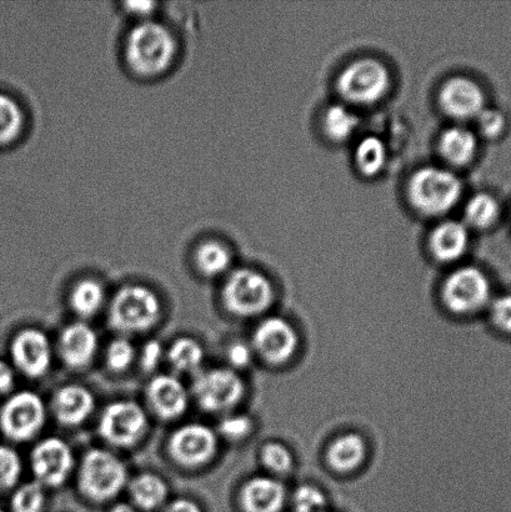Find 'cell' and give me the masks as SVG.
<instances>
[{
  "instance_id": "4",
  "label": "cell",
  "mask_w": 511,
  "mask_h": 512,
  "mask_svg": "<svg viewBox=\"0 0 511 512\" xmlns=\"http://www.w3.org/2000/svg\"><path fill=\"white\" fill-rule=\"evenodd\" d=\"M408 194L418 212L439 217L458 204L463 185L457 175L447 169L423 168L410 179Z\"/></svg>"
},
{
  "instance_id": "30",
  "label": "cell",
  "mask_w": 511,
  "mask_h": 512,
  "mask_svg": "<svg viewBox=\"0 0 511 512\" xmlns=\"http://www.w3.org/2000/svg\"><path fill=\"white\" fill-rule=\"evenodd\" d=\"M23 127L22 108L13 98L0 94V145L14 142L22 133Z\"/></svg>"
},
{
  "instance_id": "19",
  "label": "cell",
  "mask_w": 511,
  "mask_h": 512,
  "mask_svg": "<svg viewBox=\"0 0 511 512\" xmlns=\"http://www.w3.org/2000/svg\"><path fill=\"white\" fill-rule=\"evenodd\" d=\"M287 500V490L279 480L257 476L247 481L239 493L244 512H280Z\"/></svg>"
},
{
  "instance_id": "9",
  "label": "cell",
  "mask_w": 511,
  "mask_h": 512,
  "mask_svg": "<svg viewBox=\"0 0 511 512\" xmlns=\"http://www.w3.org/2000/svg\"><path fill=\"white\" fill-rule=\"evenodd\" d=\"M217 431L202 423H188L175 429L167 441L169 459L179 468L199 470L218 454Z\"/></svg>"
},
{
  "instance_id": "38",
  "label": "cell",
  "mask_w": 511,
  "mask_h": 512,
  "mask_svg": "<svg viewBox=\"0 0 511 512\" xmlns=\"http://www.w3.org/2000/svg\"><path fill=\"white\" fill-rule=\"evenodd\" d=\"M165 359V349L162 343L157 339L147 341L137 353L139 368L143 373H154Z\"/></svg>"
},
{
  "instance_id": "1",
  "label": "cell",
  "mask_w": 511,
  "mask_h": 512,
  "mask_svg": "<svg viewBox=\"0 0 511 512\" xmlns=\"http://www.w3.org/2000/svg\"><path fill=\"white\" fill-rule=\"evenodd\" d=\"M177 40L164 24L144 20L135 25L125 43V58L134 73L157 77L167 72L177 55Z\"/></svg>"
},
{
  "instance_id": "26",
  "label": "cell",
  "mask_w": 511,
  "mask_h": 512,
  "mask_svg": "<svg viewBox=\"0 0 511 512\" xmlns=\"http://www.w3.org/2000/svg\"><path fill=\"white\" fill-rule=\"evenodd\" d=\"M195 265L205 278H218L227 273L232 265V253L219 242H205L195 252Z\"/></svg>"
},
{
  "instance_id": "33",
  "label": "cell",
  "mask_w": 511,
  "mask_h": 512,
  "mask_svg": "<svg viewBox=\"0 0 511 512\" xmlns=\"http://www.w3.org/2000/svg\"><path fill=\"white\" fill-rule=\"evenodd\" d=\"M23 474V461L12 446L0 444V491L14 490Z\"/></svg>"
},
{
  "instance_id": "31",
  "label": "cell",
  "mask_w": 511,
  "mask_h": 512,
  "mask_svg": "<svg viewBox=\"0 0 511 512\" xmlns=\"http://www.w3.org/2000/svg\"><path fill=\"white\" fill-rule=\"evenodd\" d=\"M47 503L45 488L37 481L18 485L10 498L12 512H43Z\"/></svg>"
},
{
  "instance_id": "20",
  "label": "cell",
  "mask_w": 511,
  "mask_h": 512,
  "mask_svg": "<svg viewBox=\"0 0 511 512\" xmlns=\"http://www.w3.org/2000/svg\"><path fill=\"white\" fill-rule=\"evenodd\" d=\"M130 501L135 509L154 511L167 504L169 486L167 481L153 473H142L129 479L127 485Z\"/></svg>"
},
{
  "instance_id": "41",
  "label": "cell",
  "mask_w": 511,
  "mask_h": 512,
  "mask_svg": "<svg viewBox=\"0 0 511 512\" xmlns=\"http://www.w3.org/2000/svg\"><path fill=\"white\" fill-rule=\"evenodd\" d=\"M17 371L13 365L3 359H0V396H8L14 393L15 384H17Z\"/></svg>"
},
{
  "instance_id": "15",
  "label": "cell",
  "mask_w": 511,
  "mask_h": 512,
  "mask_svg": "<svg viewBox=\"0 0 511 512\" xmlns=\"http://www.w3.org/2000/svg\"><path fill=\"white\" fill-rule=\"evenodd\" d=\"M189 390L172 374L153 376L145 388V400L150 413L162 421H173L187 413L190 403Z\"/></svg>"
},
{
  "instance_id": "39",
  "label": "cell",
  "mask_w": 511,
  "mask_h": 512,
  "mask_svg": "<svg viewBox=\"0 0 511 512\" xmlns=\"http://www.w3.org/2000/svg\"><path fill=\"white\" fill-rule=\"evenodd\" d=\"M254 350L252 345L243 343V341H234L227 349V360L230 369L235 371L248 368L252 364Z\"/></svg>"
},
{
  "instance_id": "32",
  "label": "cell",
  "mask_w": 511,
  "mask_h": 512,
  "mask_svg": "<svg viewBox=\"0 0 511 512\" xmlns=\"http://www.w3.org/2000/svg\"><path fill=\"white\" fill-rule=\"evenodd\" d=\"M137 360V349L125 336L115 338L107 345L104 351V363L109 371L120 374L127 371Z\"/></svg>"
},
{
  "instance_id": "2",
  "label": "cell",
  "mask_w": 511,
  "mask_h": 512,
  "mask_svg": "<svg viewBox=\"0 0 511 512\" xmlns=\"http://www.w3.org/2000/svg\"><path fill=\"white\" fill-rule=\"evenodd\" d=\"M128 481L127 466L112 451L89 449L80 460L77 488L90 503L105 504L117 499Z\"/></svg>"
},
{
  "instance_id": "11",
  "label": "cell",
  "mask_w": 511,
  "mask_h": 512,
  "mask_svg": "<svg viewBox=\"0 0 511 512\" xmlns=\"http://www.w3.org/2000/svg\"><path fill=\"white\" fill-rule=\"evenodd\" d=\"M34 481L45 489L63 486L72 475L75 459L72 448L64 439L49 436L39 440L29 455Z\"/></svg>"
},
{
  "instance_id": "45",
  "label": "cell",
  "mask_w": 511,
  "mask_h": 512,
  "mask_svg": "<svg viewBox=\"0 0 511 512\" xmlns=\"http://www.w3.org/2000/svg\"><path fill=\"white\" fill-rule=\"evenodd\" d=\"M0 512H8V511H5V510H3V509H0Z\"/></svg>"
},
{
  "instance_id": "6",
  "label": "cell",
  "mask_w": 511,
  "mask_h": 512,
  "mask_svg": "<svg viewBox=\"0 0 511 512\" xmlns=\"http://www.w3.org/2000/svg\"><path fill=\"white\" fill-rule=\"evenodd\" d=\"M274 299L268 278L254 269H237L228 275L222 289V303L238 318H254L265 313Z\"/></svg>"
},
{
  "instance_id": "21",
  "label": "cell",
  "mask_w": 511,
  "mask_h": 512,
  "mask_svg": "<svg viewBox=\"0 0 511 512\" xmlns=\"http://www.w3.org/2000/svg\"><path fill=\"white\" fill-rule=\"evenodd\" d=\"M469 245V232L465 224L445 222L435 228L430 237V249L439 261L452 263L462 258Z\"/></svg>"
},
{
  "instance_id": "3",
  "label": "cell",
  "mask_w": 511,
  "mask_h": 512,
  "mask_svg": "<svg viewBox=\"0 0 511 512\" xmlns=\"http://www.w3.org/2000/svg\"><path fill=\"white\" fill-rule=\"evenodd\" d=\"M162 301L157 293L139 284L124 285L110 300L108 324L123 335L148 333L162 318Z\"/></svg>"
},
{
  "instance_id": "37",
  "label": "cell",
  "mask_w": 511,
  "mask_h": 512,
  "mask_svg": "<svg viewBox=\"0 0 511 512\" xmlns=\"http://www.w3.org/2000/svg\"><path fill=\"white\" fill-rule=\"evenodd\" d=\"M477 124L480 133L485 138H499L507 128V117L499 109L485 108L477 117Z\"/></svg>"
},
{
  "instance_id": "18",
  "label": "cell",
  "mask_w": 511,
  "mask_h": 512,
  "mask_svg": "<svg viewBox=\"0 0 511 512\" xmlns=\"http://www.w3.org/2000/svg\"><path fill=\"white\" fill-rule=\"evenodd\" d=\"M439 100L444 113L458 120L477 119L485 109L483 89L468 78L448 80L440 90Z\"/></svg>"
},
{
  "instance_id": "14",
  "label": "cell",
  "mask_w": 511,
  "mask_h": 512,
  "mask_svg": "<svg viewBox=\"0 0 511 512\" xmlns=\"http://www.w3.org/2000/svg\"><path fill=\"white\" fill-rule=\"evenodd\" d=\"M299 339L292 325L282 318L264 319L255 328L252 348L270 364H283L297 351Z\"/></svg>"
},
{
  "instance_id": "43",
  "label": "cell",
  "mask_w": 511,
  "mask_h": 512,
  "mask_svg": "<svg viewBox=\"0 0 511 512\" xmlns=\"http://www.w3.org/2000/svg\"><path fill=\"white\" fill-rule=\"evenodd\" d=\"M157 4L148 3V2H134V3H125L124 8L127 10L129 14L134 15L140 19V22H144V20H149V15H152Z\"/></svg>"
},
{
  "instance_id": "24",
  "label": "cell",
  "mask_w": 511,
  "mask_h": 512,
  "mask_svg": "<svg viewBox=\"0 0 511 512\" xmlns=\"http://www.w3.org/2000/svg\"><path fill=\"white\" fill-rule=\"evenodd\" d=\"M205 351L197 339L180 336L165 350V360L178 374L199 373L204 363Z\"/></svg>"
},
{
  "instance_id": "17",
  "label": "cell",
  "mask_w": 511,
  "mask_h": 512,
  "mask_svg": "<svg viewBox=\"0 0 511 512\" xmlns=\"http://www.w3.org/2000/svg\"><path fill=\"white\" fill-rule=\"evenodd\" d=\"M49 409L59 425L77 428L94 413L95 398L85 386L68 384L54 391Z\"/></svg>"
},
{
  "instance_id": "13",
  "label": "cell",
  "mask_w": 511,
  "mask_h": 512,
  "mask_svg": "<svg viewBox=\"0 0 511 512\" xmlns=\"http://www.w3.org/2000/svg\"><path fill=\"white\" fill-rule=\"evenodd\" d=\"M490 291L489 280L483 271L467 266L454 271L445 281L443 299L454 313L470 314L488 304Z\"/></svg>"
},
{
  "instance_id": "16",
  "label": "cell",
  "mask_w": 511,
  "mask_h": 512,
  "mask_svg": "<svg viewBox=\"0 0 511 512\" xmlns=\"http://www.w3.org/2000/svg\"><path fill=\"white\" fill-rule=\"evenodd\" d=\"M99 351L97 331L79 320L64 326L57 341V353L62 363L72 370H84L92 365Z\"/></svg>"
},
{
  "instance_id": "22",
  "label": "cell",
  "mask_w": 511,
  "mask_h": 512,
  "mask_svg": "<svg viewBox=\"0 0 511 512\" xmlns=\"http://www.w3.org/2000/svg\"><path fill=\"white\" fill-rule=\"evenodd\" d=\"M107 291L97 279L85 278L77 281L70 290L69 308L82 321L92 319L104 308Z\"/></svg>"
},
{
  "instance_id": "29",
  "label": "cell",
  "mask_w": 511,
  "mask_h": 512,
  "mask_svg": "<svg viewBox=\"0 0 511 512\" xmlns=\"http://www.w3.org/2000/svg\"><path fill=\"white\" fill-rule=\"evenodd\" d=\"M359 119L344 105L335 104L324 114V130L334 142H344L355 133Z\"/></svg>"
},
{
  "instance_id": "27",
  "label": "cell",
  "mask_w": 511,
  "mask_h": 512,
  "mask_svg": "<svg viewBox=\"0 0 511 512\" xmlns=\"http://www.w3.org/2000/svg\"><path fill=\"white\" fill-rule=\"evenodd\" d=\"M387 157V148L383 140L377 137L364 138L355 150V163L365 177H375L382 172L387 164Z\"/></svg>"
},
{
  "instance_id": "25",
  "label": "cell",
  "mask_w": 511,
  "mask_h": 512,
  "mask_svg": "<svg viewBox=\"0 0 511 512\" xmlns=\"http://www.w3.org/2000/svg\"><path fill=\"white\" fill-rule=\"evenodd\" d=\"M365 443L357 434H345L333 441L327 453L328 463L334 470L348 473L358 469L365 459Z\"/></svg>"
},
{
  "instance_id": "40",
  "label": "cell",
  "mask_w": 511,
  "mask_h": 512,
  "mask_svg": "<svg viewBox=\"0 0 511 512\" xmlns=\"http://www.w3.org/2000/svg\"><path fill=\"white\" fill-rule=\"evenodd\" d=\"M492 316L499 329L511 333V295L500 296L494 301Z\"/></svg>"
},
{
  "instance_id": "23",
  "label": "cell",
  "mask_w": 511,
  "mask_h": 512,
  "mask_svg": "<svg viewBox=\"0 0 511 512\" xmlns=\"http://www.w3.org/2000/svg\"><path fill=\"white\" fill-rule=\"evenodd\" d=\"M477 152V137L467 128H450L440 139V154L455 167H464V165L473 162Z\"/></svg>"
},
{
  "instance_id": "12",
  "label": "cell",
  "mask_w": 511,
  "mask_h": 512,
  "mask_svg": "<svg viewBox=\"0 0 511 512\" xmlns=\"http://www.w3.org/2000/svg\"><path fill=\"white\" fill-rule=\"evenodd\" d=\"M10 364L28 379H42L53 364V346L38 328L19 330L10 340Z\"/></svg>"
},
{
  "instance_id": "44",
  "label": "cell",
  "mask_w": 511,
  "mask_h": 512,
  "mask_svg": "<svg viewBox=\"0 0 511 512\" xmlns=\"http://www.w3.org/2000/svg\"><path fill=\"white\" fill-rule=\"evenodd\" d=\"M109 512H138L130 503H117L110 508Z\"/></svg>"
},
{
  "instance_id": "42",
  "label": "cell",
  "mask_w": 511,
  "mask_h": 512,
  "mask_svg": "<svg viewBox=\"0 0 511 512\" xmlns=\"http://www.w3.org/2000/svg\"><path fill=\"white\" fill-rule=\"evenodd\" d=\"M160 512H203L197 501L187 498H178L163 506Z\"/></svg>"
},
{
  "instance_id": "28",
  "label": "cell",
  "mask_w": 511,
  "mask_h": 512,
  "mask_svg": "<svg viewBox=\"0 0 511 512\" xmlns=\"http://www.w3.org/2000/svg\"><path fill=\"white\" fill-rule=\"evenodd\" d=\"M500 207L497 199L487 193H479L465 205V220L475 229L493 227L499 218Z\"/></svg>"
},
{
  "instance_id": "10",
  "label": "cell",
  "mask_w": 511,
  "mask_h": 512,
  "mask_svg": "<svg viewBox=\"0 0 511 512\" xmlns=\"http://www.w3.org/2000/svg\"><path fill=\"white\" fill-rule=\"evenodd\" d=\"M389 88V70L375 59H359L349 64L338 79L340 95L353 104L377 103L387 95Z\"/></svg>"
},
{
  "instance_id": "35",
  "label": "cell",
  "mask_w": 511,
  "mask_h": 512,
  "mask_svg": "<svg viewBox=\"0 0 511 512\" xmlns=\"http://www.w3.org/2000/svg\"><path fill=\"white\" fill-rule=\"evenodd\" d=\"M217 430L218 436L232 443H238L252 434L253 420L244 414H227L220 420Z\"/></svg>"
},
{
  "instance_id": "7",
  "label": "cell",
  "mask_w": 511,
  "mask_h": 512,
  "mask_svg": "<svg viewBox=\"0 0 511 512\" xmlns=\"http://www.w3.org/2000/svg\"><path fill=\"white\" fill-rule=\"evenodd\" d=\"M47 418L42 396L30 390L15 391L0 405V433L12 443H28L37 438Z\"/></svg>"
},
{
  "instance_id": "8",
  "label": "cell",
  "mask_w": 511,
  "mask_h": 512,
  "mask_svg": "<svg viewBox=\"0 0 511 512\" xmlns=\"http://www.w3.org/2000/svg\"><path fill=\"white\" fill-rule=\"evenodd\" d=\"M244 393L243 379L230 368L200 370L190 390V396L205 413L225 415L237 408Z\"/></svg>"
},
{
  "instance_id": "5",
  "label": "cell",
  "mask_w": 511,
  "mask_h": 512,
  "mask_svg": "<svg viewBox=\"0 0 511 512\" xmlns=\"http://www.w3.org/2000/svg\"><path fill=\"white\" fill-rule=\"evenodd\" d=\"M97 430L104 443L112 448L132 449L148 434L149 416L137 401L115 400L100 413Z\"/></svg>"
},
{
  "instance_id": "36",
  "label": "cell",
  "mask_w": 511,
  "mask_h": 512,
  "mask_svg": "<svg viewBox=\"0 0 511 512\" xmlns=\"http://www.w3.org/2000/svg\"><path fill=\"white\" fill-rule=\"evenodd\" d=\"M294 512H327L328 501L325 495L314 486L304 485L293 495Z\"/></svg>"
},
{
  "instance_id": "34",
  "label": "cell",
  "mask_w": 511,
  "mask_h": 512,
  "mask_svg": "<svg viewBox=\"0 0 511 512\" xmlns=\"http://www.w3.org/2000/svg\"><path fill=\"white\" fill-rule=\"evenodd\" d=\"M260 459L270 473L274 475H287L293 469L292 453L279 443H269L260 451Z\"/></svg>"
}]
</instances>
